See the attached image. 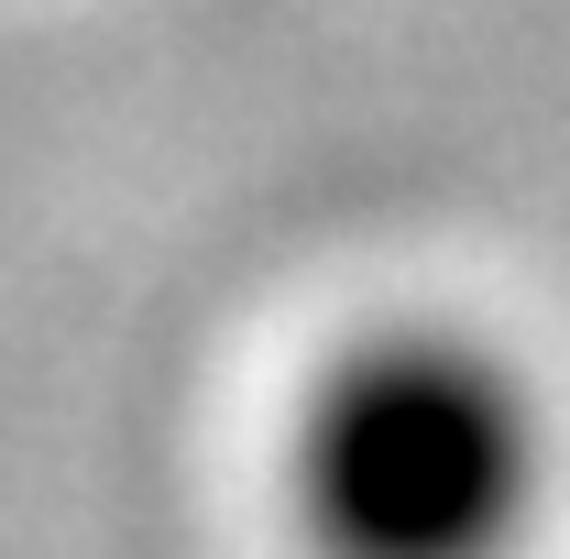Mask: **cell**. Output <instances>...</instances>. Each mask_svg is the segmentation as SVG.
Listing matches in <instances>:
<instances>
[{
  "label": "cell",
  "mask_w": 570,
  "mask_h": 559,
  "mask_svg": "<svg viewBox=\"0 0 570 559\" xmlns=\"http://www.w3.org/2000/svg\"><path fill=\"white\" fill-rule=\"evenodd\" d=\"M549 504V406L450 318L352 330L285 418L296 559H527Z\"/></svg>",
  "instance_id": "1"
}]
</instances>
